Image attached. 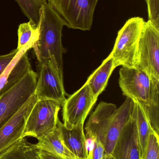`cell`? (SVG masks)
<instances>
[{"label": "cell", "instance_id": "14", "mask_svg": "<svg viewBox=\"0 0 159 159\" xmlns=\"http://www.w3.org/2000/svg\"><path fill=\"white\" fill-rule=\"evenodd\" d=\"M58 126L61 132L63 141L69 150L78 159H87V141L84 126L68 129L59 120Z\"/></svg>", "mask_w": 159, "mask_h": 159}, {"label": "cell", "instance_id": "13", "mask_svg": "<svg viewBox=\"0 0 159 159\" xmlns=\"http://www.w3.org/2000/svg\"><path fill=\"white\" fill-rule=\"evenodd\" d=\"M35 144L39 150L52 154L61 159H79L67 148L58 126L37 139Z\"/></svg>", "mask_w": 159, "mask_h": 159}, {"label": "cell", "instance_id": "21", "mask_svg": "<svg viewBox=\"0 0 159 159\" xmlns=\"http://www.w3.org/2000/svg\"><path fill=\"white\" fill-rule=\"evenodd\" d=\"M140 159H159V134L152 130L146 146Z\"/></svg>", "mask_w": 159, "mask_h": 159}, {"label": "cell", "instance_id": "19", "mask_svg": "<svg viewBox=\"0 0 159 159\" xmlns=\"http://www.w3.org/2000/svg\"><path fill=\"white\" fill-rule=\"evenodd\" d=\"M38 29L37 26L29 21L21 23L18 29V46L17 49L21 50L25 45L33 44L38 38Z\"/></svg>", "mask_w": 159, "mask_h": 159}, {"label": "cell", "instance_id": "26", "mask_svg": "<svg viewBox=\"0 0 159 159\" xmlns=\"http://www.w3.org/2000/svg\"><path fill=\"white\" fill-rule=\"evenodd\" d=\"M37 154L40 159H61L52 154L38 149L37 150Z\"/></svg>", "mask_w": 159, "mask_h": 159}, {"label": "cell", "instance_id": "27", "mask_svg": "<svg viewBox=\"0 0 159 159\" xmlns=\"http://www.w3.org/2000/svg\"><path fill=\"white\" fill-rule=\"evenodd\" d=\"M104 159H114L112 154H105Z\"/></svg>", "mask_w": 159, "mask_h": 159}, {"label": "cell", "instance_id": "24", "mask_svg": "<svg viewBox=\"0 0 159 159\" xmlns=\"http://www.w3.org/2000/svg\"><path fill=\"white\" fill-rule=\"evenodd\" d=\"M19 51L16 48L9 54L0 56V76Z\"/></svg>", "mask_w": 159, "mask_h": 159}, {"label": "cell", "instance_id": "15", "mask_svg": "<svg viewBox=\"0 0 159 159\" xmlns=\"http://www.w3.org/2000/svg\"><path fill=\"white\" fill-rule=\"evenodd\" d=\"M115 68L113 58L110 54L88 78L86 83H87L96 99H98L99 95L104 90L109 77Z\"/></svg>", "mask_w": 159, "mask_h": 159}, {"label": "cell", "instance_id": "3", "mask_svg": "<svg viewBox=\"0 0 159 159\" xmlns=\"http://www.w3.org/2000/svg\"><path fill=\"white\" fill-rule=\"evenodd\" d=\"M39 15L38 40L32 48L39 62L51 60L63 70V55L66 51L62 43L64 24L47 3L41 7Z\"/></svg>", "mask_w": 159, "mask_h": 159}, {"label": "cell", "instance_id": "2", "mask_svg": "<svg viewBox=\"0 0 159 159\" xmlns=\"http://www.w3.org/2000/svg\"><path fill=\"white\" fill-rule=\"evenodd\" d=\"M119 74L123 95L139 104L152 129L159 134V81L138 68L122 67Z\"/></svg>", "mask_w": 159, "mask_h": 159}, {"label": "cell", "instance_id": "9", "mask_svg": "<svg viewBox=\"0 0 159 159\" xmlns=\"http://www.w3.org/2000/svg\"><path fill=\"white\" fill-rule=\"evenodd\" d=\"M39 74L35 90L38 100H54L63 105L66 93L63 70L50 59L39 62Z\"/></svg>", "mask_w": 159, "mask_h": 159}, {"label": "cell", "instance_id": "8", "mask_svg": "<svg viewBox=\"0 0 159 159\" xmlns=\"http://www.w3.org/2000/svg\"><path fill=\"white\" fill-rule=\"evenodd\" d=\"M135 68L159 81V30L149 20L145 22L139 39Z\"/></svg>", "mask_w": 159, "mask_h": 159}, {"label": "cell", "instance_id": "1", "mask_svg": "<svg viewBox=\"0 0 159 159\" xmlns=\"http://www.w3.org/2000/svg\"><path fill=\"white\" fill-rule=\"evenodd\" d=\"M134 106L135 102L128 97L118 108L114 104L101 102L86 123L85 134L101 142L105 154H112L120 133L132 116Z\"/></svg>", "mask_w": 159, "mask_h": 159}, {"label": "cell", "instance_id": "23", "mask_svg": "<svg viewBox=\"0 0 159 159\" xmlns=\"http://www.w3.org/2000/svg\"><path fill=\"white\" fill-rule=\"evenodd\" d=\"M147 5L148 20L159 30V0H145Z\"/></svg>", "mask_w": 159, "mask_h": 159}, {"label": "cell", "instance_id": "16", "mask_svg": "<svg viewBox=\"0 0 159 159\" xmlns=\"http://www.w3.org/2000/svg\"><path fill=\"white\" fill-rule=\"evenodd\" d=\"M35 144L26 138H21L0 153V159H40Z\"/></svg>", "mask_w": 159, "mask_h": 159}, {"label": "cell", "instance_id": "11", "mask_svg": "<svg viewBox=\"0 0 159 159\" xmlns=\"http://www.w3.org/2000/svg\"><path fill=\"white\" fill-rule=\"evenodd\" d=\"M35 93L0 128V153L22 138L27 119L38 101Z\"/></svg>", "mask_w": 159, "mask_h": 159}, {"label": "cell", "instance_id": "7", "mask_svg": "<svg viewBox=\"0 0 159 159\" xmlns=\"http://www.w3.org/2000/svg\"><path fill=\"white\" fill-rule=\"evenodd\" d=\"M62 106V104L54 100H38L27 119L22 138L38 139L57 128L59 111Z\"/></svg>", "mask_w": 159, "mask_h": 159}, {"label": "cell", "instance_id": "17", "mask_svg": "<svg viewBox=\"0 0 159 159\" xmlns=\"http://www.w3.org/2000/svg\"><path fill=\"white\" fill-rule=\"evenodd\" d=\"M133 115L137 127L140 158L144 152L147 139L150 132L153 129L141 107L136 102H135Z\"/></svg>", "mask_w": 159, "mask_h": 159}, {"label": "cell", "instance_id": "10", "mask_svg": "<svg viewBox=\"0 0 159 159\" xmlns=\"http://www.w3.org/2000/svg\"><path fill=\"white\" fill-rule=\"evenodd\" d=\"M97 100L87 83L66 99L62 106L65 128L71 129L84 126L85 120Z\"/></svg>", "mask_w": 159, "mask_h": 159}, {"label": "cell", "instance_id": "12", "mask_svg": "<svg viewBox=\"0 0 159 159\" xmlns=\"http://www.w3.org/2000/svg\"><path fill=\"white\" fill-rule=\"evenodd\" d=\"M111 154L114 159H140L137 127L133 112L120 133Z\"/></svg>", "mask_w": 159, "mask_h": 159}, {"label": "cell", "instance_id": "22", "mask_svg": "<svg viewBox=\"0 0 159 159\" xmlns=\"http://www.w3.org/2000/svg\"><path fill=\"white\" fill-rule=\"evenodd\" d=\"M33 45V44L30 43L24 46V47L18 52L17 54L16 55L15 57L12 60V61L10 62L9 65L7 66L4 71L2 73L0 76V92L5 86L9 74H10V72H11V70L13 69V67L18 61L21 56L24 53L27 52L29 49L32 48Z\"/></svg>", "mask_w": 159, "mask_h": 159}, {"label": "cell", "instance_id": "20", "mask_svg": "<svg viewBox=\"0 0 159 159\" xmlns=\"http://www.w3.org/2000/svg\"><path fill=\"white\" fill-rule=\"evenodd\" d=\"M21 11L29 20L37 26L40 10L47 0H16Z\"/></svg>", "mask_w": 159, "mask_h": 159}, {"label": "cell", "instance_id": "18", "mask_svg": "<svg viewBox=\"0 0 159 159\" xmlns=\"http://www.w3.org/2000/svg\"><path fill=\"white\" fill-rule=\"evenodd\" d=\"M27 52L21 56L11 70L6 84L0 92V94L15 86L31 70L30 62Z\"/></svg>", "mask_w": 159, "mask_h": 159}, {"label": "cell", "instance_id": "5", "mask_svg": "<svg viewBox=\"0 0 159 159\" xmlns=\"http://www.w3.org/2000/svg\"><path fill=\"white\" fill-rule=\"evenodd\" d=\"M48 4L69 29L90 30L99 0H48Z\"/></svg>", "mask_w": 159, "mask_h": 159}, {"label": "cell", "instance_id": "6", "mask_svg": "<svg viewBox=\"0 0 159 159\" xmlns=\"http://www.w3.org/2000/svg\"><path fill=\"white\" fill-rule=\"evenodd\" d=\"M38 74L31 70L19 82L0 94V128L35 93Z\"/></svg>", "mask_w": 159, "mask_h": 159}, {"label": "cell", "instance_id": "4", "mask_svg": "<svg viewBox=\"0 0 159 159\" xmlns=\"http://www.w3.org/2000/svg\"><path fill=\"white\" fill-rule=\"evenodd\" d=\"M145 22L140 17L131 18L118 33L114 48L110 54L115 68L119 66L135 68L139 39Z\"/></svg>", "mask_w": 159, "mask_h": 159}, {"label": "cell", "instance_id": "25", "mask_svg": "<svg viewBox=\"0 0 159 159\" xmlns=\"http://www.w3.org/2000/svg\"><path fill=\"white\" fill-rule=\"evenodd\" d=\"M105 155V149L101 142L96 140L94 150L93 159H104Z\"/></svg>", "mask_w": 159, "mask_h": 159}]
</instances>
